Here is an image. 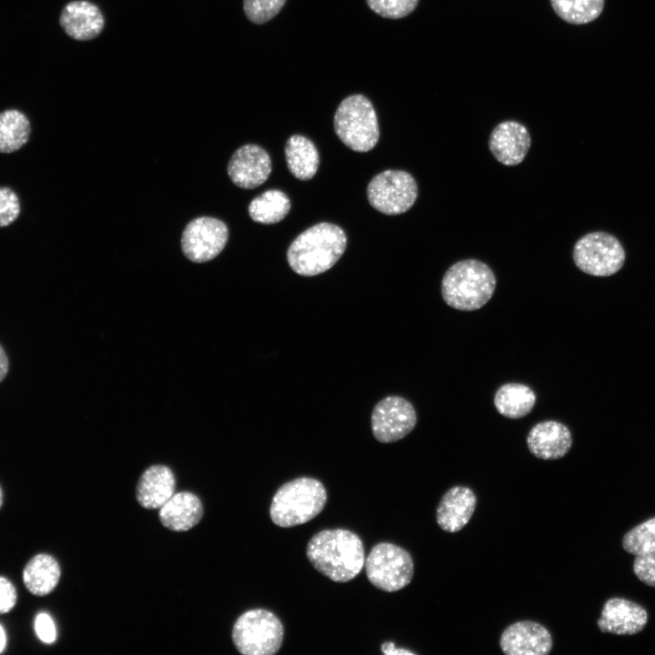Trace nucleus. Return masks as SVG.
Here are the masks:
<instances>
[{
	"instance_id": "1",
	"label": "nucleus",
	"mask_w": 655,
	"mask_h": 655,
	"mask_svg": "<svg viewBox=\"0 0 655 655\" xmlns=\"http://www.w3.org/2000/svg\"><path fill=\"white\" fill-rule=\"evenodd\" d=\"M306 553L317 571L336 582L356 578L366 560L361 539L344 529L318 531L308 541Z\"/></svg>"
},
{
	"instance_id": "29",
	"label": "nucleus",
	"mask_w": 655,
	"mask_h": 655,
	"mask_svg": "<svg viewBox=\"0 0 655 655\" xmlns=\"http://www.w3.org/2000/svg\"><path fill=\"white\" fill-rule=\"evenodd\" d=\"M419 0H366L377 15L389 19L403 18L411 14Z\"/></svg>"
},
{
	"instance_id": "35",
	"label": "nucleus",
	"mask_w": 655,
	"mask_h": 655,
	"mask_svg": "<svg viewBox=\"0 0 655 655\" xmlns=\"http://www.w3.org/2000/svg\"><path fill=\"white\" fill-rule=\"evenodd\" d=\"M9 370V359L7 354L0 344V383L6 377Z\"/></svg>"
},
{
	"instance_id": "25",
	"label": "nucleus",
	"mask_w": 655,
	"mask_h": 655,
	"mask_svg": "<svg viewBox=\"0 0 655 655\" xmlns=\"http://www.w3.org/2000/svg\"><path fill=\"white\" fill-rule=\"evenodd\" d=\"M290 207V200L284 192L269 189L250 202L248 214L255 222L265 225L276 224L286 217Z\"/></svg>"
},
{
	"instance_id": "27",
	"label": "nucleus",
	"mask_w": 655,
	"mask_h": 655,
	"mask_svg": "<svg viewBox=\"0 0 655 655\" xmlns=\"http://www.w3.org/2000/svg\"><path fill=\"white\" fill-rule=\"evenodd\" d=\"M625 551L632 555L655 549V517L628 531L622 539Z\"/></svg>"
},
{
	"instance_id": "32",
	"label": "nucleus",
	"mask_w": 655,
	"mask_h": 655,
	"mask_svg": "<svg viewBox=\"0 0 655 655\" xmlns=\"http://www.w3.org/2000/svg\"><path fill=\"white\" fill-rule=\"evenodd\" d=\"M35 630L41 641L46 644H51L55 641V626L52 618L47 613L41 612L37 614L35 620Z\"/></svg>"
},
{
	"instance_id": "34",
	"label": "nucleus",
	"mask_w": 655,
	"mask_h": 655,
	"mask_svg": "<svg viewBox=\"0 0 655 655\" xmlns=\"http://www.w3.org/2000/svg\"><path fill=\"white\" fill-rule=\"evenodd\" d=\"M380 650L386 655H414V652L408 650L396 647L395 643L392 641H386L382 643Z\"/></svg>"
},
{
	"instance_id": "18",
	"label": "nucleus",
	"mask_w": 655,
	"mask_h": 655,
	"mask_svg": "<svg viewBox=\"0 0 655 655\" xmlns=\"http://www.w3.org/2000/svg\"><path fill=\"white\" fill-rule=\"evenodd\" d=\"M477 505L473 490L465 486H454L448 489L439 500L436 520L441 529L458 532L471 519Z\"/></svg>"
},
{
	"instance_id": "7",
	"label": "nucleus",
	"mask_w": 655,
	"mask_h": 655,
	"mask_svg": "<svg viewBox=\"0 0 655 655\" xmlns=\"http://www.w3.org/2000/svg\"><path fill=\"white\" fill-rule=\"evenodd\" d=\"M365 569L369 582L387 592L405 588L414 575L411 555L389 542H379L371 549L365 560Z\"/></svg>"
},
{
	"instance_id": "10",
	"label": "nucleus",
	"mask_w": 655,
	"mask_h": 655,
	"mask_svg": "<svg viewBox=\"0 0 655 655\" xmlns=\"http://www.w3.org/2000/svg\"><path fill=\"white\" fill-rule=\"evenodd\" d=\"M228 238L227 225L215 217H200L190 221L181 237L184 255L192 262L203 263L215 258Z\"/></svg>"
},
{
	"instance_id": "6",
	"label": "nucleus",
	"mask_w": 655,
	"mask_h": 655,
	"mask_svg": "<svg viewBox=\"0 0 655 655\" xmlns=\"http://www.w3.org/2000/svg\"><path fill=\"white\" fill-rule=\"evenodd\" d=\"M284 627L270 610L253 609L241 614L234 623L232 640L244 655H273L281 648Z\"/></svg>"
},
{
	"instance_id": "3",
	"label": "nucleus",
	"mask_w": 655,
	"mask_h": 655,
	"mask_svg": "<svg viewBox=\"0 0 655 655\" xmlns=\"http://www.w3.org/2000/svg\"><path fill=\"white\" fill-rule=\"evenodd\" d=\"M496 277L484 262L469 258L453 264L441 280V296L445 303L461 311L482 307L492 297Z\"/></svg>"
},
{
	"instance_id": "21",
	"label": "nucleus",
	"mask_w": 655,
	"mask_h": 655,
	"mask_svg": "<svg viewBox=\"0 0 655 655\" xmlns=\"http://www.w3.org/2000/svg\"><path fill=\"white\" fill-rule=\"evenodd\" d=\"M61 576L58 561L51 555L39 553L25 564L23 581L26 590L35 596H45L57 586Z\"/></svg>"
},
{
	"instance_id": "12",
	"label": "nucleus",
	"mask_w": 655,
	"mask_h": 655,
	"mask_svg": "<svg viewBox=\"0 0 655 655\" xmlns=\"http://www.w3.org/2000/svg\"><path fill=\"white\" fill-rule=\"evenodd\" d=\"M550 632L533 620L516 621L501 633L499 646L507 655H546L552 649Z\"/></svg>"
},
{
	"instance_id": "31",
	"label": "nucleus",
	"mask_w": 655,
	"mask_h": 655,
	"mask_svg": "<svg viewBox=\"0 0 655 655\" xmlns=\"http://www.w3.org/2000/svg\"><path fill=\"white\" fill-rule=\"evenodd\" d=\"M633 571L640 581L655 587V549L635 555Z\"/></svg>"
},
{
	"instance_id": "5",
	"label": "nucleus",
	"mask_w": 655,
	"mask_h": 655,
	"mask_svg": "<svg viewBox=\"0 0 655 655\" xmlns=\"http://www.w3.org/2000/svg\"><path fill=\"white\" fill-rule=\"evenodd\" d=\"M334 128L342 143L357 152H368L379 138V127L371 102L363 95L346 97L337 108Z\"/></svg>"
},
{
	"instance_id": "15",
	"label": "nucleus",
	"mask_w": 655,
	"mask_h": 655,
	"mask_svg": "<svg viewBox=\"0 0 655 655\" xmlns=\"http://www.w3.org/2000/svg\"><path fill=\"white\" fill-rule=\"evenodd\" d=\"M648 622L647 610L636 602L621 598L608 600L597 621L600 630L616 635L640 632Z\"/></svg>"
},
{
	"instance_id": "17",
	"label": "nucleus",
	"mask_w": 655,
	"mask_h": 655,
	"mask_svg": "<svg viewBox=\"0 0 655 655\" xmlns=\"http://www.w3.org/2000/svg\"><path fill=\"white\" fill-rule=\"evenodd\" d=\"M59 24L71 38L87 41L101 34L105 26V17L96 5L86 0H76L65 5Z\"/></svg>"
},
{
	"instance_id": "14",
	"label": "nucleus",
	"mask_w": 655,
	"mask_h": 655,
	"mask_svg": "<svg viewBox=\"0 0 655 655\" xmlns=\"http://www.w3.org/2000/svg\"><path fill=\"white\" fill-rule=\"evenodd\" d=\"M530 145L531 138L527 127L514 120L499 123L493 128L489 139V147L493 156L509 166L520 164Z\"/></svg>"
},
{
	"instance_id": "8",
	"label": "nucleus",
	"mask_w": 655,
	"mask_h": 655,
	"mask_svg": "<svg viewBox=\"0 0 655 655\" xmlns=\"http://www.w3.org/2000/svg\"><path fill=\"white\" fill-rule=\"evenodd\" d=\"M572 257L582 272L595 277H609L622 267L625 252L614 236L605 232H592L576 242Z\"/></svg>"
},
{
	"instance_id": "13",
	"label": "nucleus",
	"mask_w": 655,
	"mask_h": 655,
	"mask_svg": "<svg viewBox=\"0 0 655 655\" xmlns=\"http://www.w3.org/2000/svg\"><path fill=\"white\" fill-rule=\"evenodd\" d=\"M227 173L231 181L241 188L257 187L271 173L270 156L257 145H244L232 155Z\"/></svg>"
},
{
	"instance_id": "37",
	"label": "nucleus",
	"mask_w": 655,
	"mask_h": 655,
	"mask_svg": "<svg viewBox=\"0 0 655 655\" xmlns=\"http://www.w3.org/2000/svg\"><path fill=\"white\" fill-rule=\"evenodd\" d=\"M3 502H4V493H3L2 488L0 486V509L3 505Z\"/></svg>"
},
{
	"instance_id": "36",
	"label": "nucleus",
	"mask_w": 655,
	"mask_h": 655,
	"mask_svg": "<svg viewBox=\"0 0 655 655\" xmlns=\"http://www.w3.org/2000/svg\"><path fill=\"white\" fill-rule=\"evenodd\" d=\"M6 645V637L3 627L0 625V653L3 652Z\"/></svg>"
},
{
	"instance_id": "26",
	"label": "nucleus",
	"mask_w": 655,
	"mask_h": 655,
	"mask_svg": "<svg viewBox=\"0 0 655 655\" xmlns=\"http://www.w3.org/2000/svg\"><path fill=\"white\" fill-rule=\"evenodd\" d=\"M559 18L572 25H584L597 19L605 0H549Z\"/></svg>"
},
{
	"instance_id": "2",
	"label": "nucleus",
	"mask_w": 655,
	"mask_h": 655,
	"mask_svg": "<svg viewBox=\"0 0 655 655\" xmlns=\"http://www.w3.org/2000/svg\"><path fill=\"white\" fill-rule=\"evenodd\" d=\"M347 236L337 225L322 222L307 228L290 244L287 259L300 276L312 277L330 269L346 250Z\"/></svg>"
},
{
	"instance_id": "30",
	"label": "nucleus",
	"mask_w": 655,
	"mask_h": 655,
	"mask_svg": "<svg viewBox=\"0 0 655 655\" xmlns=\"http://www.w3.org/2000/svg\"><path fill=\"white\" fill-rule=\"evenodd\" d=\"M22 211L17 193L9 186H0V228L14 224Z\"/></svg>"
},
{
	"instance_id": "23",
	"label": "nucleus",
	"mask_w": 655,
	"mask_h": 655,
	"mask_svg": "<svg viewBox=\"0 0 655 655\" xmlns=\"http://www.w3.org/2000/svg\"><path fill=\"white\" fill-rule=\"evenodd\" d=\"M536 403V394L527 385L506 383L500 386L494 396L497 411L509 418H521L527 416Z\"/></svg>"
},
{
	"instance_id": "4",
	"label": "nucleus",
	"mask_w": 655,
	"mask_h": 655,
	"mask_svg": "<svg viewBox=\"0 0 655 655\" xmlns=\"http://www.w3.org/2000/svg\"><path fill=\"white\" fill-rule=\"evenodd\" d=\"M327 490L319 480L301 477L284 483L275 493L269 514L281 528L304 524L317 517L327 502Z\"/></svg>"
},
{
	"instance_id": "24",
	"label": "nucleus",
	"mask_w": 655,
	"mask_h": 655,
	"mask_svg": "<svg viewBox=\"0 0 655 655\" xmlns=\"http://www.w3.org/2000/svg\"><path fill=\"white\" fill-rule=\"evenodd\" d=\"M31 125L27 116L17 109L0 112V153L12 154L30 140Z\"/></svg>"
},
{
	"instance_id": "22",
	"label": "nucleus",
	"mask_w": 655,
	"mask_h": 655,
	"mask_svg": "<svg viewBox=\"0 0 655 655\" xmlns=\"http://www.w3.org/2000/svg\"><path fill=\"white\" fill-rule=\"evenodd\" d=\"M285 156L289 172L299 180H309L317 173L319 154L314 143L306 136L294 135L285 146Z\"/></svg>"
},
{
	"instance_id": "20",
	"label": "nucleus",
	"mask_w": 655,
	"mask_h": 655,
	"mask_svg": "<svg viewBox=\"0 0 655 655\" xmlns=\"http://www.w3.org/2000/svg\"><path fill=\"white\" fill-rule=\"evenodd\" d=\"M204 509L199 498L188 491L174 493L159 508V520L162 525L173 531H186L196 526L201 520Z\"/></svg>"
},
{
	"instance_id": "11",
	"label": "nucleus",
	"mask_w": 655,
	"mask_h": 655,
	"mask_svg": "<svg viewBox=\"0 0 655 655\" xmlns=\"http://www.w3.org/2000/svg\"><path fill=\"white\" fill-rule=\"evenodd\" d=\"M417 424L413 405L400 396H388L378 401L371 414V429L382 443L398 441L412 431Z\"/></svg>"
},
{
	"instance_id": "19",
	"label": "nucleus",
	"mask_w": 655,
	"mask_h": 655,
	"mask_svg": "<svg viewBox=\"0 0 655 655\" xmlns=\"http://www.w3.org/2000/svg\"><path fill=\"white\" fill-rule=\"evenodd\" d=\"M176 478L165 465L146 469L136 485V498L139 505L147 509L161 508L175 493Z\"/></svg>"
},
{
	"instance_id": "16",
	"label": "nucleus",
	"mask_w": 655,
	"mask_h": 655,
	"mask_svg": "<svg viewBox=\"0 0 655 655\" xmlns=\"http://www.w3.org/2000/svg\"><path fill=\"white\" fill-rule=\"evenodd\" d=\"M527 445L530 453L538 458L558 459L569 451L572 446V435L563 423L545 420L530 428L527 436Z\"/></svg>"
},
{
	"instance_id": "33",
	"label": "nucleus",
	"mask_w": 655,
	"mask_h": 655,
	"mask_svg": "<svg viewBox=\"0 0 655 655\" xmlns=\"http://www.w3.org/2000/svg\"><path fill=\"white\" fill-rule=\"evenodd\" d=\"M17 600V593L13 583L0 576V614L12 610Z\"/></svg>"
},
{
	"instance_id": "28",
	"label": "nucleus",
	"mask_w": 655,
	"mask_h": 655,
	"mask_svg": "<svg viewBox=\"0 0 655 655\" xmlns=\"http://www.w3.org/2000/svg\"><path fill=\"white\" fill-rule=\"evenodd\" d=\"M285 3L286 0H244L243 9L250 22L262 25L275 17Z\"/></svg>"
},
{
	"instance_id": "9",
	"label": "nucleus",
	"mask_w": 655,
	"mask_h": 655,
	"mask_svg": "<svg viewBox=\"0 0 655 655\" xmlns=\"http://www.w3.org/2000/svg\"><path fill=\"white\" fill-rule=\"evenodd\" d=\"M415 178L404 170H385L375 176L367 188L369 204L388 216L408 211L418 196Z\"/></svg>"
}]
</instances>
